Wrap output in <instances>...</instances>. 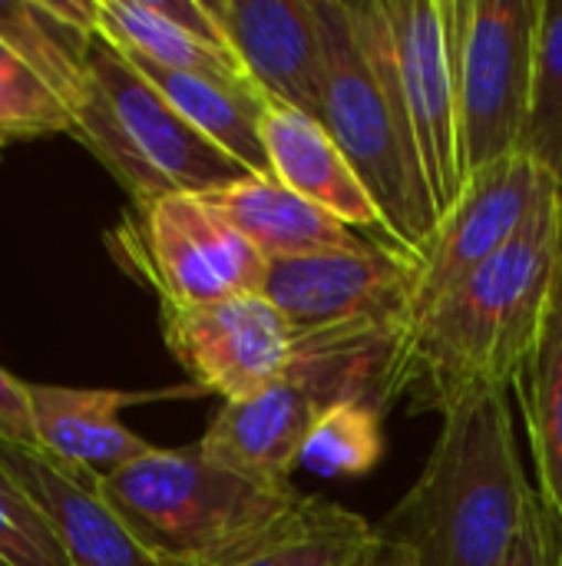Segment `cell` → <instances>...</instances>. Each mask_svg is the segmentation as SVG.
Wrapping results in <instances>:
<instances>
[{
	"instance_id": "11",
	"label": "cell",
	"mask_w": 562,
	"mask_h": 566,
	"mask_svg": "<svg viewBox=\"0 0 562 566\" xmlns=\"http://www.w3.org/2000/svg\"><path fill=\"white\" fill-rule=\"evenodd\" d=\"M401 86L437 216L464 192L457 86L447 43V0H384ZM441 222V219H437Z\"/></svg>"
},
{
	"instance_id": "31",
	"label": "cell",
	"mask_w": 562,
	"mask_h": 566,
	"mask_svg": "<svg viewBox=\"0 0 562 566\" xmlns=\"http://www.w3.org/2000/svg\"><path fill=\"white\" fill-rule=\"evenodd\" d=\"M556 308H562V192H560V235H556Z\"/></svg>"
},
{
	"instance_id": "3",
	"label": "cell",
	"mask_w": 562,
	"mask_h": 566,
	"mask_svg": "<svg viewBox=\"0 0 562 566\" xmlns=\"http://www.w3.org/2000/svg\"><path fill=\"white\" fill-rule=\"evenodd\" d=\"M533 491L507 391H490L444 415L417 484L374 531L417 566H503Z\"/></svg>"
},
{
	"instance_id": "25",
	"label": "cell",
	"mask_w": 562,
	"mask_h": 566,
	"mask_svg": "<svg viewBox=\"0 0 562 566\" xmlns=\"http://www.w3.org/2000/svg\"><path fill=\"white\" fill-rule=\"evenodd\" d=\"M527 153L553 176L562 192V0H543Z\"/></svg>"
},
{
	"instance_id": "1",
	"label": "cell",
	"mask_w": 562,
	"mask_h": 566,
	"mask_svg": "<svg viewBox=\"0 0 562 566\" xmlns=\"http://www.w3.org/2000/svg\"><path fill=\"white\" fill-rule=\"evenodd\" d=\"M556 235L560 192L500 255L417 318L404 358L414 415L444 418L480 395L517 388L556 312Z\"/></svg>"
},
{
	"instance_id": "22",
	"label": "cell",
	"mask_w": 562,
	"mask_h": 566,
	"mask_svg": "<svg viewBox=\"0 0 562 566\" xmlns=\"http://www.w3.org/2000/svg\"><path fill=\"white\" fill-rule=\"evenodd\" d=\"M93 30L70 23L53 0H0V40L73 109L86 90Z\"/></svg>"
},
{
	"instance_id": "10",
	"label": "cell",
	"mask_w": 562,
	"mask_h": 566,
	"mask_svg": "<svg viewBox=\"0 0 562 566\" xmlns=\"http://www.w3.org/2000/svg\"><path fill=\"white\" fill-rule=\"evenodd\" d=\"M553 192H560L553 176L530 153L474 172L421 252L414 325L464 279L500 255Z\"/></svg>"
},
{
	"instance_id": "4",
	"label": "cell",
	"mask_w": 562,
	"mask_h": 566,
	"mask_svg": "<svg viewBox=\"0 0 562 566\" xmlns=\"http://www.w3.org/2000/svg\"><path fill=\"white\" fill-rule=\"evenodd\" d=\"M103 494L126 527L166 564H219L291 514L305 494L268 488L209 461L199 444L109 471Z\"/></svg>"
},
{
	"instance_id": "9",
	"label": "cell",
	"mask_w": 562,
	"mask_h": 566,
	"mask_svg": "<svg viewBox=\"0 0 562 566\" xmlns=\"http://www.w3.org/2000/svg\"><path fill=\"white\" fill-rule=\"evenodd\" d=\"M169 355L199 391L222 405L252 398L275 385L295 352L291 322L265 295H235L212 305L159 302Z\"/></svg>"
},
{
	"instance_id": "28",
	"label": "cell",
	"mask_w": 562,
	"mask_h": 566,
	"mask_svg": "<svg viewBox=\"0 0 562 566\" xmlns=\"http://www.w3.org/2000/svg\"><path fill=\"white\" fill-rule=\"evenodd\" d=\"M503 566H562V527L543 497L533 491L523 531Z\"/></svg>"
},
{
	"instance_id": "30",
	"label": "cell",
	"mask_w": 562,
	"mask_h": 566,
	"mask_svg": "<svg viewBox=\"0 0 562 566\" xmlns=\"http://www.w3.org/2000/svg\"><path fill=\"white\" fill-rule=\"evenodd\" d=\"M351 566H417V560L407 547H401V544H394L374 531V541L364 547V554Z\"/></svg>"
},
{
	"instance_id": "7",
	"label": "cell",
	"mask_w": 562,
	"mask_h": 566,
	"mask_svg": "<svg viewBox=\"0 0 562 566\" xmlns=\"http://www.w3.org/2000/svg\"><path fill=\"white\" fill-rule=\"evenodd\" d=\"M119 259L166 305H212L262 295L268 259L202 196H162L132 206L113 235Z\"/></svg>"
},
{
	"instance_id": "29",
	"label": "cell",
	"mask_w": 562,
	"mask_h": 566,
	"mask_svg": "<svg viewBox=\"0 0 562 566\" xmlns=\"http://www.w3.org/2000/svg\"><path fill=\"white\" fill-rule=\"evenodd\" d=\"M0 438L23 444V448H40L36 431H33L30 385L10 378L3 368H0Z\"/></svg>"
},
{
	"instance_id": "32",
	"label": "cell",
	"mask_w": 562,
	"mask_h": 566,
	"mask_svg": "<svg viewBox=\"0 0 562 566\" xmlns=\"http://www.w3.org/2000/svg\"><path fill=\"white\" fill-rule=\"evenodd\" d=\"M176 566H205V564H176Z\"/></svg>"
},
{
	"instance_id": "15",
	"label": "cell",
	"mask_w": 562,
	"mask_h": 566,
	"mask_svg": "<svg viewBox=\"0 0 562 566\" xmlns=\"http://www.w3.org/2000/svg\"><path fill=\"white\" fill-rule=\"evenodd\" d=\"M318 418L321 411L288 378H278L252 398L222 405L199 451L258 484L291 488V468L301 464V448Z\"/></svg>"
},
{
	"instance_id": "13",
	"label": "cell",
	"mask_w": 562,
	"mask_h": 566,
	"mask_svg": "<svg viewBox=\"0 0 562 566\" xmlns=\"http://www.w3.org/2000/svg\"><path fill=\"white\" fill-rule=\"evenodd\" d=\"M0 468L50 521L73 566H176L159 560L103 494V478L70 468L40 448L0 438Z\"/></svg>"
},
{
	"instance_id": "6",
	"label": "cell",
	"mask_w": 562,
	"mask_h": 566,
	"mask_svg": "<svg viewBox=\"0 0 562 566\" xmlns=\"http://www.w3.org/2000/svg\"><path fill=\"white\" fill-rule=\"evenodd\" d=\"M543 0H447L464 182L527 153Z\"/></svg>"
},
{
	"instance_id": "5",
	"label": "cell",
	"mask_w": 562,
	"mask_h": 566,
	"mask_svg": "<svg viewBox=\"0 0 562 566\" xmlns=\"http://www.w3.org/2000/svg\"><path fill=\"white\" fill-rule=\"evenodd\" d=\"M73 136L116 176L132 206L162 196H205L248 176L99 33L86 53Z\"/></svg>"
},
{
	"instance_id": "24",
	"label": "cell",
	"mask_w": 562,
	"mask_h": 566,
	"mask_svg": "<svg viewBox=\"0 0 562 566\" xmlns=\"http://www.w3.org/2000/svg\"><path fill=\"white\" fill-rule=\"evenodd\" d=\"M384 458V415L368 405H338L328 408L305 448L301 468L321 478H361L378 468Z\"/></svg>"
},
{
	"instance_id": "8",
	"label": "cell",
	"mask_w": 562,
	"mask_h": 566,
	"mask_svg": "<svg viewBox=\"0 0 562 566\" xmlns=\"http://www.w3.org/2000/svg\"><path fill=\"white\" fill-rule=\"evenodd\" d=\"M421 259L381 239L295 259H272L262 295L295 332L335 325H404L414 332Z\"/></svg>"
},
{
	"instance_id": "19",
	"label": "cell",
	"mask_w": 562,
	"mask_h": 566,
	"mask_svg": "<svg viewBox=\"0 0 562 566\" xmlns=\"http://www.w3.org/2000/svg\"><path fill=\"white\" fill-rule=\"evenodd\" d=\"M202 199L219 209L268 262L331 249H354L364 242L351 226H344L321 206L301 199L275 176H245L242 182L205 192Z\"/></svg>"
},
{
	"instance_id": "23",
	"label": "cell",
	"mask_w": 562,
	"mask_h": 566,
	"mask_svg": "<svg viewBox=\"0 0 562 566\" xmlns=\"http://www.w3.org/2000/svg\"><path fill=\"white\" fill-rule=\"evenodd\" d=\"M517 395L533 441L537 494L562 527V308L553 312L537 358L517 381Z\"/></svg>"
},
{
	"instance_id": "17",
	"label": "cell",
	"mask_w": 562,
	"mask_h": 566,
	"mask_svg": "<svg viewBox=\"0 0 562 566\" xmlns=\"http://www.w3.org/2000/svg\"><path fill=\"white\" fill-rule=\"evenodd\" d=\"M96 33L123 53L166 70L248 83L209 3L202 0H99Z\"/></svg>"
},
{
	"instance_id": "16",
	"label": "cell",
	"mask_w": 562,
	"mask_h": 566,
	"mask_svg": "<svg viewBox=\"0 0 562 566\" xmlns=\"http://www.w3.org/2000/svg\"><path fill=\"white\" fill-rule=\"evenodd\" d=\"M262 139L272 163V176L282 186L321 206L344 226L381 229L388 239L384 216L374 196L364 189L361 176L351 169L331 133L315 116L268 99L262 113Z\"/></svg>"
},
{
	"instance_id": "2",
	"label": "cell",
	"mask_w": 562,
	"mask_h": 566,
	"mask_svg": "<svg viewBox=\"0 0 562 566\" xmlns=\"http://www.w3.org/2000/svg\"><path fill=\"white\" fill-rule=\"evenodd\" d=\"M315 7L325 46L318 123L374 196L388 239L421 259L441 216L417 153L384 0H315Z\"/></svg>"
},
{
	"instance_id": "33",
	"label": "cell",
	"mask_w": 562,
	"mask_h": 566,
	"mask_svg": "<svg viewBox=\"0 0 562 566\" xmlns=\"http://www.w3.org/2000/svg\"><path fill=\"white\" fill-rule=\"evenodd\" d=\"M0 149H3V146H0Z\"/></svg>"
},
{
	"instance_id": "27",
	"label": "cell",
	"mask_w": 562,
	"mask_h": 566,
	"mask_svg": "<svg viewBox=\"0 0 562 566\" xmlns=\"http://www.w3.org/2000/svg\"><path fill=\"white\" fill-rule=\"evenodd\" d=\"M0 566H73L26 491L0 468Z\"/></svg>"
},
{
	"instance_id": "26",
	"label": "cell",
	"mask_w": 562,
	"mask_h": 566,
	"mask_svg": "<svg viewBox=\"0 0 562 566\" xmlns=\"http://www.w3.org/2000/svg\"><path fill=\"white\" fill-rule=\"evenodd\" d=\"M73 109L0 40V146L53 133L73 136Z\"/></svg>"
},
{
	"instance_id": "12",
	"label": "cell",
	"mask_w": 562,
	"mask_h": 566,
	"mask_svg": "<svg viewBox=\"0 0 562 566\" xmlns=\"http://www.w3.org/2000/svg\"><path fill=\"white\" fill-rule=\"evenodd\" d=\"M209 10L252 86L318 119L325 46L315 0H209Z\"/></svg>"
},
{
	"instance_id": "18",
	"label": "cell",
	"mask_w": 562,
	"mask_h": 566,
	"mask_svg": "<svg viewBox=\"0 0 562 566\" xmlns=\"http://www.w3.org/2000/svg\"><path fill=\"white\" fill-rule=\"evenodd\" d=\"M149 398L156 395L30 385L33 431L40 441V451H46L50 458L70 468H83V471L106 478L109 471L152 451V444L136 438L119 421V411L126 405H139Z\"/></svg>"
},
{
	"instance_id": "21",
	"label": "cell",
	"mask_w": 562,
	"mask_h": 566,
	"mask_svg": "<svg viewBox=\"0 0 562 566\" xmlns=\"http://www.w3.org/2000/svg\"><path fill=\"white\" fill-rule=\"evenodd\" d=\"M374 541V527L325 497H305L252 544L212 566H351Z\"/></svg>"
},
{
	"instance_id": "14",
	"label": "cell",
	"mask_w": 562,
	"mask_h": 566,
	"mask_svg": "<svg viewBox=\"0 0 562 566\" xmlns=\"http://www.w3.org/2000/svg\"><path fill=\"white\" fill-rule=\"evenodd\" d=\"M411 328L404 325H335L295 332L288 378L321 415L338 405H368L381 415L404 398V358Z\"/></svg>"
},
{
	"instance_id": "20",
	"label": "cell",
	"mask_w": 562,
	"mask_h": 566,
	"mask_svg": "<svg viewBox=\"0 0 562 566\" xmlns=\"http://www.w3.org/2000/svg\"><path fill=\"white\" fill-rule=\"evenodd\" d=\"M126 60L172 103L182 119H189L205 139H212L222 153L245 166L248 176H272V163L262 139V113L268 99L252 83L166 70L132 53H126Z\"/></svg>"
}]
</instances>
